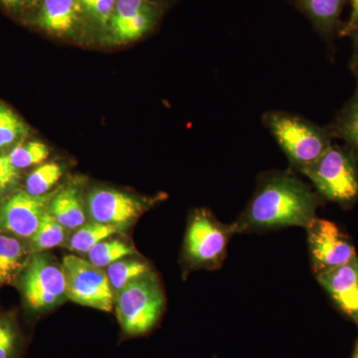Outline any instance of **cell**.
I'll return each instance as SVG.
<instances>
[{"label":"cell","mask_w":358,"mask_h":358,"mask_svg":"<svg viewBox=\"0 0 358 358\" xmlns=\"http://www.w3.org/2000/svg\"><path fill=\"white\" fill-rule=\"evenodd\" d=\"M319 196L288 171L265 174L253 196L232 223L235 234L287 227L307 228L317 218Z\"/></svg>","instance_id":"cell-1"},{"label":"cell","mask_w":358,"mask_h":358,"mask_svg":"<svg viewBox=\"0 0 358 358\" xmlns=\"http://www.w3.org/2000/svg\"><path fill=\"white\" fill-rule=\"evenodd\" d=\"M264 121L292 166L301 173L333 145L329 131L298 115L271 112Z\"/></svg>","instance_id":"cell-2"},{"label":"cell","mask_w":358,"mask_h":358,"mask_svg":"<svg viewBox=\"0 0 358 358\" xmlns=\"http://www.w3.org/2000/svg\"><path fill=\"white\" fill-rule=\"evenodd\" d=\"M117 320L128 336L152 331L166 308V296L154 271L129 282L115 296Z\"/></svg>","instance_id":"cell-3"},{"label":"cell","mask_w":358,"mask_h":358,"mask_svg":"<svg viewBox=\"0 0 358 358\" xmlns=\"http://www.w3.org/2000/svg\"><path fill=\"white\" fill-rule=\"evenodd\" d=\"M357 155L352 148L331 145L303 174L324 199L352 206L358 200Z\"/></svg>","instance_id":"cell-4"},{"label":"cell","mask_w":358,"mask_h":358,"mask_svg":"<svg viewBox=\"0 0 358 358\" xmlns=\"http://www.w3.org/2000/svg\"><path fill=\"white\" fill-rule=\"evenodd\" d=\"M235 235L232 224L220 222L206 209L190 216L183 244V260L188 268L215 271L222 267L228 244Z\"/></svg>","instance_id":"cell-5"},{"label":"cell","mask_w":358,"mask_h":358,"mask_svg":"<svg viewBox=\"0 0 358 358\" xmlns=\"http://www.w3.org/2000/svg\"><path fill=\"white\" fill-rule=\"evenodd\" d=\"M21 278V289L28 307L35 312L51 310L67 298L62 264L36 252L30 257Z\"/></svg>","instance_id":"cell-6"},{"label":"cell","mask_w":358,"mask_h":358,"mask_svg":"<svg viewBox=\"0 0 358 358\" xmlns=\"http://www.w3.org/2000/svg\"><path fill=\"white\" fill-rule=\"evenodd\" d=\"M66 294L79 305L112 312L115 294L103 268L96 267L85 259L68 255L63 259Z\"/></svg>","instance_id":"cell-7"},{"label":"cell","mask_w":358,"mask_h":358,"mask_svg":"<svg viewBox=\"0 0 358 358\" xmlns=\"http://www.w3.org/2000/svg\"><path fill=\"white\" fill-rule=\"evenodd\" d=\"M306 230L310 263L315 275L345 265L357 257L350 238L336 223L317 217Z\"/></svg>","instance_id":"cell-8"},{"label":"cell","mask_w":358,"mask_h":358,"mask_svg":"<svg viewBox=\"0 0 358 358\" xmlns=\"http://www.w3.org/2000/svg\"><path fill=\"white\" fill-rule=\"evenodd\" d=\"M164 6L154 0H117L103 36L115 44L141 39L157 24Z\"/></svg>","instance_id":"cell-9"},{"label":"cell","mask_w":358,"mask_h":358,"mask_svg":"<svg viewBox=\"0 0 358 358\" xmlns=\"http://www.w3.org/2000/svg\"><path fill=\"white\" fill-rule=\"evenodd\" d=\"M152 202L154 199L147 201L112 188H96L89 193L87 206L94 222L114 226L121 231L143 215Z\"/></svg>","instance_id":"cell-10"},{"label":"cell","mask_w":358,"mask_h":358,"mask_svg":"<svg viewBox=\"0 0 358 358\" xmlns=\"http://www.w3.org/2000/svg\"><path fill=\"white\" fill-rule=\"evenodd\" d=\"M30 22L57 37H75L87 31L78 0H38L29 10Z\"/></svg>","instance_id":"cell-11"},{"label":"cell","mask_w":358,"mask_h":358,"mask_svg":"<svg viewBox=\"0 0 358 358\" xmlns=\"http://www.w3.org/2000/svg\"><path fill=\"white\" fill-rule=\"evenodd\" d=\"M55 193L42 196H32L26 192L15 193L0 208V228L17 237L31 238Z\"/></svg>","instance_id":"cell-12"},{"label":"cell","mask_w":358,"mask_h":358,"mask_svg":"<svg viewBox=\"0 0 358 358\" xmlns=\"http://www.w3.org/2000/svg\"><path fill=\"white\" fill-rule=\"evenodd\" d=\"M315 277L336 308L358 327V257Z\"/></svg>","instance_id":"cell-13"},{"label":"cell","mask_w":358,"mask_h":358,"mask_svg":"<svg viewBox=\"0 0 358 358\" xmlns=\"http://www.w3.org/2000/svg\"><path fill=\"white\" fill-rule=\"evenodd\" d=\"M48 211L67 230H76L86 223L83 202L75 186L56 192L49 203Z\"/></svg>","instance_id":"cell-14"},{"label":"cell","mask_w":358,"mask_h":358,"mask_svg":"<svg viewBox=\"0 0 358 358\" xmlns=\"http://www.w3.org/2000/svg\"><path fill=\"white\" fill-rule=\"evenodd\" d=\"M303 13L324 36L339 31V18L348 0H299Z\"/></svg>","instance_id":"cell-15"},{"label":"cell","mask_w":358,"mask_h":358,"mask_svg":"<svg viewBox=\"0 0 358 358\" xmlns=\"http://www.w3.org/2000/svg\"><path fill=\"white\" fill-rule=\"evenodd\" d=\"M29 259L22 242L10 235L0 234V285L10 284L16 279Z\"/></svg>","instance_id":"cell-16"},{"label":"cell","mask_w":358,"mask_h":358,"mask_svg":"<svg viewBox=\"0 0 358 358\" xmlns=\"http://www.w3.org/2000/svg\"><path fill=\"white\" fill-rule=\"evenodd\" d=\"M120 232L117 228L107 224L85 223L75 230L67 242V248L77 254H87L95 245Z\"/></svg>","instance_id":"cell-17"},{"label":"cell","mask_w":358,"mask_h":358,"mask_svg":"<svg viewBox=\"0 0 358 358\" xmlns=\"http://www.w3.org/2000/svg\"><path fill=\"white\" fill-rule=\"evenodd\" d=\"M152 271L150 264L138 259H121L106 268L115 296L129 282Z\"/></svg>","instance_id":"cell-18"},{"label":"cell","mask_w":358,"mask_h":358,"mask_svg":"<svg viewBox=\"0 0 358 358\" xmlns=\"http://www.w3.org/2000/svg\"><path fill=\"white\" fill-rule=\"evenodd\" d=\"M329 134L345 141L358 155V90L338 115Z\"/></svg>","instance_id":"cell-19"},{"label":"cell","mask_w":358,"mask_h":358,"mask_svg":"<svg viewBox=\"0 0 358 358\" xmlns=\"http://www.w3.org/2000/svg\"><path fill=\"white\" fill-rule=\"evenodd\" d=\"M138 255L133 246L124 243L121 240H103L95 245L88 253V261L96 267L103 268L109 267L113 263L126 258V257Z\"/></svg>","instance_id":"cell-20"},{"label":"cell","mask_w":358,"mask_h":358,"mask_svg":"<svg viewBox=\"0 0 358 358\" xmlns=\"http://www.w3.org/2000/svg\"><path fill=\"white\" fill-rule=\"evenodd\" d=\"M66 238L67 229L47 210L40 221L36 232L30 239L35 252H43L60 246L64 243Z\"/></svg>","instance_id":"cell-21"},{"label":"cell","mask_w":358,"mask_h":358,"mask_svg":"<svg viewBox=\"0 0 358 358\" xmlns=\"http://www.w3.org/2000/svg\"><path fill=\"white\" fill-rule=\"evenodd\" d=\"M86 21L87 31L103 35L117 0H78Z\"/></svg>","instance_id":"cell-22"},{"label":"cell","mask_w":358,"mask_h":358,"mask_svg":"<svg viewBox=\"0 0 358 358\" xmlns=\"http://www.w3.org/2000/svg\"><path fill=\"white\" fill-rule=\"evenodd\" d=\"M63 176L62 166L56 162H47L37 167L26 180L25 192L32 196H42L57 185Z\"/></svg>","instance_id":"cell-23"},{"label":"cell","mask_w":358,"mask_h":358,"mask_svg":"<svg viewBox=\"0 0 358 358\" xmlns=\"http://www.w3.org/2000/svg\"><path fill=\"white\" fill-rule=\"evenodd\" d=\"M29 129L13 110L0 102V150L11 147L28 136Z\"/></svg>","instance_id":"cell-24"},{"label":"cell","mask_w":358,"mask_h":358,"mask_svg":"<svg viewBox=\"0 0 358 358\" xmlns=\"http://www.w3.org/2000/svg\"><path fill=\"white\" fill-rule=\"evenodd\" d=\"M49 148L41 141L18 143L8 155L11 164L17 169L41 164L48 157Z\"/></svg>","instance_id":"cell-25"},{"label":"cell","mask_w":358,"mask_h":358,"mask_svg":"<svg viewBox=\"0 0 358 358\" xmlns=\"http://www.w3.org/2000/svg\"><path fill=\"white\" fill-rule=\"evenodd\" d=\"M17 345L18 334L13 322L0 319V358H13Z\"/></svg>","instance_id":"cell-26"},{"label":"cell","mask_w":358,"mask_h":358,"mask_svg":"<svg viewBox=\"0 0 358 358\" xmlns=\"http://www.w3.org/2000/svg\"><path fill=\"white\" fill-rule=\"evenodd\" d=\"M20 171L11 164L8 155H0V194L17 183Z\"/></svg>","instance_id":"cell-27"},{"label":"cell","mask_w":358,"mask_h":358,"mask_svg":"<svg viewBox=\"0 0 358 358\" xmlns=\"http://www.w3.org/2000/svg\"><path fill=\"white\" fill-rule=\"evenodd\" d=\"M352 13L350 20L339 29L341 36H352L358 33V0H350Z\"/></svg>","instance_id":"cell-28"},{"label":"cell","mask_w":358,"mask_h":358,"mask_svg":"<svg viewBox=\"0 0 358 358\" xmlns=\"http://www.w3.org/2000/svg\"><path fill=\"white\" fill-rule=\"evenodd\" d=\"M37 2L38 0H0L2 6L13 13L29 11Z\"/></svg>","instance_id":"cell-29"},{"label":"cell","mask_w":358,"mask_h":358,"mask_svg":"<svg viewBox=\"0 0 358 358\" xmlns=\"http://www.w3.org/2000/svg\"><path fill=\"white\" fill-rule=\"evenodd\" d=\"M352 37L353 38V47H355V48H353L352 67L353 74H355V78H357L358 84V33H355V34L352 35Z\"/></svg>","instance_id":"cell-30"},{"label":"cell","mask_w":358,"mask_h":358,"mask_svg":"<svg viewBox=\"0 0 358 358\" xmlns=\"http://www.w3.org/2000/svg\"><path fill=\"white\" fill-rule=\"evenodd\" d=\"M352 358H358V338L355 343V350H353Z\"/></svg>","instance_id":"cell-31"},{"label":"cell","mask_w":358,"mask_h":358,"mask_svg":"<svg viewBox=\"0 0 358 358\" xmlns=\"http://www.w3.org/2000/svg\"><path fill=\"white\" fill-rule=\"evenodd\" d=\"M154 1L162 2V3L166 4L167 0H154Z\"/></svg>","instance_id":"cell-32"}]
</instances>
